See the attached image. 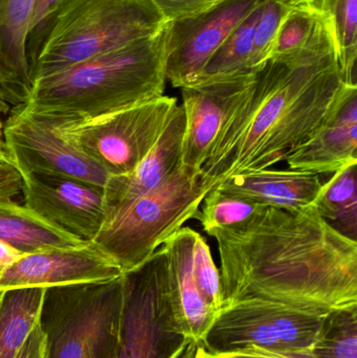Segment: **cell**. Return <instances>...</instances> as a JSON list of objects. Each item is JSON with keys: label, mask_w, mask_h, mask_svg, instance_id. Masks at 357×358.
<instances>
[{"label": "cell", "mask_w": 357, "mask_h": 358, "mask_svg": "<svg viewBox=\"0 0 357 358\" xmlns=\"http://www.w3.org/2000/svg\"><path fill=\"white\" fill-rule=\"evenodd\" d=\"M194 358H215L213 355L207 352L201 344L197 346L196 352H195Z\"/></svg>", "instance_id": "cell-36"}, {"label": "cell", "mask_w": 357, "mask_h": 358, "mask_svg": "<svg viewBox=\"0 0 357 358\" xmlns=\"http://www.w3.org/2000/svg\"><path fill=\"white\" fill-rule=\"evenodd\" d=\"M261 208L263 206L213 189L207 192L193 219L198 220L207 234L214 229L242 222Z\"/></svg>", "instance_id": "cell-26"}, {"label": "cell", "mask_w": 357, "mask_h": 358, "mask_svg": "<svg viewBox=\"0 0 357 358\" xmlns=\"http://www.w3.org/2000/svg\"><path fill=\"white\" fill-rule=\"evenodd\" d=\"M166 22L193 18L226 0H152Z\"/></svg>", "instance_id": "cell-29"}, {"label": "cell", "mask_w": 357, "mask_h": 358, "mask_svg": "<svg viewBox=\"0 0 357 358\" xmlns=\"http://www.w3.org/2000/svg\"><path fill=\"white\" fill-rule=\"evenodd\" d=\"M152 0H64L27 50L34 82L165 29Z\"/></svg>", "instance_id": "cell-4"}, {"label": "cell", "mask_w": 357, "mask_h": 358, "mask_svg": "<svg viewBox=\"0 0 357 358\" xmlns=\"http://www.w3.org/2000/svg\"><path fill=\"white\" fill-rule=\"evenodd\" d=\"M8 155H6V150H4L3 136H2V125L0 123V161H6ZM10 161V159H8Z\"/></svg>", "instance_id": "cell-37"}, {"label": "cell", "mask_w": 357, "mask_h": 358, "mask_svg": "<svg viewBox=\"0 0 357 358\" xmlns=\"http://www.w3.org/2000/svg\"><path fill=\"white\" fill-rule=\"evenodd\" d=\"M21 176L27 208L82 241L96 237L106 221L104 187L64 176Z\"/></svg>", "instance_id": "cell-12"}, {"label": "cell", "mask_w": 357, "mask_h": 358, "mask_svg": "<svg viewBox=\"0 0 357 358\" xmlns=\"http://www.w3.org/2000/svg\"><path fill=\"white\" fill-rule=\"evenodd\" d=\"M123 307L115 358H173L187 338L170 294L163 246L150 259L123 273Z\"/></svg>", "instance_id": "cell-8"}, {"label": "cell", "mask_w": 357, "mask_h": 358, "mask_svg": "<svg viewBox=\"0 0 357 358\" xmlns=\"http://www.w3.org/2000/svg\"><path fill=\"white\" fill-rule=\"evenodd\" d=\"M297 0H262L261 12L254 34L252 67L261 69L270 58L279 27L289 8Z\"/></svg>", "instance_id": "cell-27"}, {"label": "cell", "mask_w": 357, "mask_h": 358, "mask_svg": "<svg viewBox=\"0 0 357 358\" xmlns=\"http://www.w3.org/2000/svg\"><path fill=\"white\" fill-rule=\"evenodd\" d=\"M207 235L217 242L224 308L243 299L318 315L357 306V241L335 231L314 204L263 206Z\"/></svg>", "instance_id": "cell-1"}, {"label": "cell", "mask_w": 357, "mask_h": 358, "mask_svg": "<svg viewBox=\"0 0 357 358\" xmlns=\"http://www.w3.org/2000/svg\"><path fill=\"white\" fill-rule=\"evenodd\" d=\"M213 355L215 358H316L312 351L304 349H270L258 346Z\"/></svg>", "instance_id": "cell-30"}, {"label": "cell", "mask_w": 357, "mask_h": 358, "mask_svg": "<svg viewBox=\"0 0 357 358\" xmlns=\"http://www.w3.org/2000/svg\"><path fill=\"white\" fill-rule=\"evenodd\" d=\"M323 185L320 174L268 168L237 174L216 189L260 206L297 210L314 203Z\"/></svg>", "instance_id": "cell-19"}, {"label": "cell", "mask_w": 357, "mask_h": 358, "mask_svg": "<svg viewBox=\"0 0 357 358\" xmlns=\"http://www.w3.org/2000/svg\"><path fill=\"white\" fill-rule=\"evenodd\" d=\"M177 106V99L161 96L94 119L48 126L109 176H122L150 152Z\"/></svg>", "instance_id": "cell-7"}, {"label": "cell", "mask_w": 357, "mask_h": 358, "mask_svg": "<svg viewBox=\"0 0 357 358\" xmlns=\"http://www.w3.org/2000/svg\"><path fill=\"white\" fill-rule=\"evenodd\" d=\"M23 179L14 164L0 163V199H13L22 192Z\"/></svg>", "instance_id": "cell-32"}, {"label": "cell", "mask_w": 357, "mask_h": 358, "mask_svg": "<svg viewBox=\"0 0 357 358\" xmlns=\"http://www.w3.org/2000/svg\"><path fill=\"white\" fill-rule=\"evenodd\" d=\"M309 2L330 23L344 82L357 85V0H309Z\"/></svg>", "instance_id": "cell-23"}, {"label": "cell", "mask_w": 357, "mask_h": 358, "mask_svg": "<svg viewBox=\"0 0 357 358\" xmlns=\"http://www.w3.org/2000/svg\"><path fill=\"white\" fill-rule=\"evenodd\" d=\"M207 193L201 171L182 165L161 185L107 219L92 242L127 273L194 218Z\"/></svg>", "instance_id": "cell-5"}, {"label": "cell", "mask_w": 357, "mask_h": 358, "mask_svg": "<svg viewBox=\"0 0 357 358\" xmlns=\"http://www.w3.org/2000/svg\"><path fill=\"white\" fill-rule=\"evenodd\" d=\"M186 124L184 107L178 105L165 131L136 169L126 176H109L104 187L106 220L136 198L161 185L182 165Z\"/></svg>", "instance_id": "cell-16"}, {"label": "cell", "mask_w": 357, "mask_h": 358, "mask_svg": "<svg viewBox=\"0 0 357 358\" xmlns=\"http://www.w3.org/2000/svg\"><path fill=\"white\" fill-rule=\"evenodd\" d=\"M193 269L203 298L218 315L224 305L220 271L214 262L209 244L197 231L193 243Z\"/></svg>", "instance_id": "cell-28"}, {"label": "cell", "mask_w": 357, "mask_h": 358, "mask_svg": "<svg viewBox=\"0 0 357 358\" xmlns=\"http://www.w3.org/2000/svg\"><path fill=\"white\" fill-rule=\"evenodd\" d=\"M15 358H48V342L39 322Z\"/></svg>", "instance_id": "cell-33"}, {"label": "cell", "mask_w": 357, "mask_h": 358, "mask_svg": "<svg viewBox=\"0 0 357 358\" xmlns=\"http://www.w3.org/2000/svg\"><path fill=\"white\" fill-rule=\"evenodd\" d=\"M323 315L272 301L243 299L218 313L201 345L211 355L249 346L310 350Z\"/></svg>", "instance_id": "cell-9"}, {"label": "cell", "mask_w": 357, "mask_h": 358, "mask_svg": "<svg viewBox=\"0 0 357 358\" xmlns=\"http://www.w3.org/2000/svg\"><path fill=\"white\" fill-rule=\"evenodd\" d=\"M63 1L64 0H35L31 25H29V38H27V50L39 37L46 21Z\"/></svg>", "instance_id": "cell-31"}, {"label": "cell", "mask_w": 357, "mask_h": 358, "mask_svg": "<svg viewBox=\"0 0 357 358\" xmlns=\"http://www.w3.org/2000/svg\"><path fill=\"white\" fill-rule=\"evenodd\" d=\"M261 6L262 0L254 8L253 12L240 24L237 25L236 29L224 40L215 54L207 61L198 82L256 71L252 67V57L254 34L261 12Z\"/></svg>", "instance_id": "cell-24"}, {"label": "cell", "mask_w": 357, "mask_h": 358, "mask_svg": "<svg viewBox=\"0 0 357 358\" xmlns=\"http://www.w3.org/2000/svg\"><path fill=\"white\" fill-rule=\"evenodd\" d=\"M4 150L21 174L64 176L105 187L109 176L43 122L12 110L2 127Z\"/></svg>", "instance_id": "cell-11"}, {"label": "cell", "mask_w": 357, "mask_h": 358, "mask_svg": "<svg viewBox=\"0 0 357 358\" xmlns=\"http://www.w3.org/2000/svg\"><path fill=\"white\" fill-rule=\"evenodd\" d=\"M257 71L203 80L182 88L186 113L182 165L201 171L228 117L253 86Z\"/></svg>", "instance_id": "cell-13"}, {"label": "cell", "mask_w": 357, "mask_h": 358, "mask_svg": "<svg viewBox=\"0 0 357 358\" xmlns=\"http://www.w3.org/2000/svg\"><path fill=\"white\" fill-rule=\"evenodd\" d=\"M45 288L0 292V358H15L38 322Z\"/></svg>", "instance_id": "cell-21"}, {"label": "cell", "mask_w": 357, "mask_h": 358, "mask_svg": "<svg viewBox=\"0 0 357 358\" xmlns=\"http://www.w3.org/2000/svg\"><path fill=\"white\" fill-rule=\"evenodd\" d=\"M356 165L333 173L312 203L335 231L354 241H357Z\"/></svg>", "instance_id": "cell-22"}, {"label": "cell", "mask_w": 357, "mask_h": 358, "mask_svg": "<svg viewBox=\"0 0 357 358\" xmlns=\"http://www.w3.org/2000/svg\"><path fill=\"white\" fill-rule=\"evenodd\" d=\"M346 85L333 36L301 54L270 59L214 142L201 169L203 187L209 192L285 161L333 113Z\"/></svg>", "instance_id": "cell-2"}, {"label": "cell", "mask_w": 357, "mask_h": 358, "mask_svg": "<svg viewBox=\"0 0 357 358\" xmlns=\"http://www.w3.org/2000/svg\"><path fill=\"white\" fill-rule=\"evenodd\" d=\"M310 351L316 358H357V306L325 313Z\"/></svg>", "instance_id": "cell-25"}, {"label": "cell", "mask_w": 357, "mask_h": 358, "mask_svg": "<svg viewBox=\"0 0 357 358\" xmlns=\"http://www.w3.org/2000/svg\"><path fill=\"white\" fill-rule=\"evenodd\" d=\"M123 294V275L45 288L39 323L48 358H115Z\"/></svg>", "instance_id": "cell-6"}, {"label": "cell", "mask_w": 357, "mask_h": 358, "mask_svg": "<svg viewBox=\"0 0 357 358\" xmlns=\"http://www.w3.org/2000/svg\"><path fill=\"white\" fill-rule=\"evenodd\" d=\"M197 346H198V343L189 338L186 344L182 346V348L178 351L177 355L173 358H194Z\"/></svg>", "instance_id": "cell-35"}, {"label": "cell", "mask_w": 357, "mask_h": 358, "mask_svg": "<svg viewBox=\"0 0 357 358\" xmlns=\"http://www.w3.org/2000/svg\"><path fill=\"white\" fill-rule=\"evenodd\" d=\"M308 1H309V0H308Z\"/></svg>", "instance_id": "cell-38"}, {"label": "cell", "mask_w": 357, "mask_h": 358, "mask_svg": "<svg viewBox=\"0 0 357 358\" xmlns=\"http://www.w3.org/2000/svg\"><path fill=\"white\" fill-rule=\"evenodd\" d=\"M196 231L178 229L165 243L170 294L178 324L187 338L201 344L217 313L203 298L193 269V243Z\"/></svg>", "instance_id": "cell-17"}, {"label": "cell", "mask_w": 357, "mask_h": 358, "mask_svg": "<svg viewBox=\"0 0 357 358\" xmlns=\"http://www.w3.org/2000/svg\"><path fill=\"white\" fill-rule=\"evenodd\" d=\"M165 29L34 82L20 110L50 126L85 121L163 96ZM15 110V109H14Z\"/></svg>", "instance_id": "cell-3"}, {"label": "cell", "mask_w": 357, "mask_h": 358, "mask_svg": "<svg viewBox=\"0 0 357 358\" xmlns=\"http://www.w3.org/2000/svg\"><path fill=\"white\" fill-rule=\"evenodd\" d=\"M123 275L92 242L23 255L0 278V292L14 288L60 287L110 281Z\"/></svg>", "instance_id": "cell-14"}, {"label": "cell", "mask_w": 357, "mask_h": 358, "mask_svg": "<svg viewBox=\"0 0 357 358\" xmlns=\"http://www.w3.org/2000/svg\"><path fill=\"white\" fill-rule=\"evenodd\" d=\"M285 161L289 169L316 174L357 164V85H346L333 113Z\"/></svg>", "instance_id": "cell-15"}, {"label": "cell", "mask_w": 357, "mask_h": 358, "mask_svg": "<svg viewBox=\"0 0 357 358\" xmlns=\"http://www.w3.org/2000/svg\"><path fill=\"white\" fill-rule=\"evenodd\" d=\"M22 252L0 240V278L17 260L23 256Z\"/></svg>", "instance_id": "cell-34"}, {"label": "cell", "mask_w": 357, "mask_h": 358, "mask_svg": "<svg viewBox=\"0 0 357 358\" xmlns=\"http://www.w3.org/2000/svg\"><path fill=\"white\" fill-rule=\"evenodd\" d=\"M0 240L24 255L88 243L50 224L13 199H0Z\"/></svg>", "instance_id": "cell-20"}, {"label": "cell", "mask_w": 357, "mask_h": 358, "mask_svg": "<svg viewBox=\"0 0 357 358\" xmlns=\"http://www.w3.org/2000/svg\"><path fill=\"white\" fill-rule=\"evenodd\" d=\"M35 0H0V108L22 106L33 87L27 38Z\"/></svg>", "instance_id": "cell-18"}, {"label": "cell", "mask_w": 357, "mask_h": 358, "mask_svg": "<svg viewBox=\"0 0 357 358\" xmlns=\"http://www.w3.org/2000/svg\"><path fill=\"white\" fill-rule=\"evenodd\" d=\"M260 1L226 0L198 16L167 22V81L180 90L197 83L207 61Z\"/></svg>", "instance_id": "cell-10"}]
</instances>
